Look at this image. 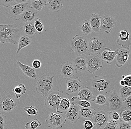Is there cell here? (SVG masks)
<instances>
[{
  "label": "cell",
  "instance_id": "cell-1",
  "mask_svg": "<svg viewBox=\"0 0 131 129\" xmlns=\"http://www.w3.org/2000/svg\"><path fill=\"white\" fill-rule=\"evenodd\" d=\"M115 83L114 76L112 74L102 76H95L86 81V86L95 98L99 95L108 96L114 90Z\"/></svg>",
  "mask_w": 131,
  "mask_h": 129
},
{
  "label": "cell",
  "instance_id": "cell-2",
  "mask_svg": "<svg viewBox=\"0 0 131 129\" xmlns=\"http://www.w3.org/2000/svg\"><path fill=\"white\" fill-rule=\"evenodd\" d=\"M22 32L23 28L18 29L16 24H0V42L17 44Z\"/></svg>",
  "mask_w": 131,
  "mask_h": 129
},
{
  "label": "cell",
  "instance_id": "cell-3",
  "mask_svg": "<svg viewBox=\"0 0 131 129\" xmlns=\"http://www.w3.org/2000/svg\"><path fill=\"white\" fill-rule=\"evenodd\" d=\"M19 100L14 93L2 91L0 98V111L7 113L12 111L18 107Z\"/></svg>",
  "mask_w": 131,
  "mask_h": 129
},
{
  "label": "cell",
  "instance_id": "cell-4",
  "mask_svg": "<svg viewBox=\"0 0 131 129\" xmlns=\"http://www.w3.org/2000/svg\"><path fill=\"white\" fill-rule=\"evenodd\" d=\"M88 38L78 34L73 38L71 42V50L79 55H85L89 51Z\"/></svg>",
  "mask_w": 131,
  "mask_h": 129
},
{
  "label": "cell",
  "instance_id": "cell-5",
  "mask_svg": "<svg viewBox=\"0 0 131 129\" xmlns=\"http://www.w3.org/2000/svg\"><path fill=\"white\" fill-rule=\"evenodd\" d=\"M54 76L43 75L38 79L36 83V91L38 93L47 96L53 88V80Z\"/></svg>",
  "mask_w": 131,
  "mask_h": 129
},
{
  "label": "cell",
  "instance_id": "cell-6",
  "mask_svg": "<svg viewBox=\"0 0 131 129\" xmlns=\"http://www.w3.org/2000/svg\"><path fill=\"white\" fill-rule=\"evenodd\" d=\"M47 126L51 129L61 128L65 125L66 119L63 114L51 112L47 116L46 120Z\"/></svg>",
  "mask_w": 131,
  "mask_h": 129
},
{
  "label": "cell",
  "instance_id": "cell-7",
  "mask_svg": "<svg viewBox=\"0 0 131 129\" xmlns=\"http://www.w3.org/2000/svg\"><path fill=\"white\" fill-rule=\"evenodd\" d=\"M110 120V112L100 108L97 109L92 119L97 129L104 128Z\"/></svg>",
  "mask_w": 131,
  "mask_h": 129
},
{
  "label": "cell",
  "instance_id": "cell-8",
  "mask_svg": "<svg viewBox=\"0 0 131 129\" xmlns=\"http://www.w3.org/2000/svg\"><path fill=\"white\" fill-rule=\"evenodd\" d=\"M63 98V92L59 90L51 91L45 100V106L56 109Z\"/></svg>",
  "mask_w": 131,
  "mask_h": 129
},
{
  "label": "cell",
  "instance_id": "cell-9",
  "mask_svg": "<svg viewBox=\"0 0 131 129\" xmlns=\"http://www.w3.org/2000/svg\"><path fill=\"white\" fill-rule=\"evenodd\" d=\"M87 69L92 74H95L103 66V60L97 55L90 54L86 57Z\"/></svg>",
  "mask_w": 131,
  "mask_h": 129
},
{
  "label": "cell",
  "instance_id": "cell-10",
  "mask_svg": "<svg viewBox=\"0 0 131 129\" xmlns=\"http://www.w3.org/2000/svg\"><path fill=\"white\" fill-rule=\"evenodd\" d=\"M29 6V2L16 4L10 6L5 14L9 18L15 20H20L21 16Z\"/></svg>",
  "mask_w": 131,
  "mask_h": 129
},
{
  "label": "cell",
  "instance_id": "cell-11",
  "mask_svg": "<svg viewBox=\"0 0 131 129\" xmlns=\"http://www.w3.org/2000/svg\"><path fill=\"white\" fill-rule=\"evenodd\" d=\"M88 48L91 54L98 55L101 53L104 49V41L97 37L91 38L88 42Z\"/></svg>",
  "mask_w": 131,
  "mask_h": 129
},
{
  "label": "cell",
  "instance_id": "cell-12",
  "mask_svg": "<svg viewBox=\"0 0 131 129\" xmlns=\"http://www.w3.org/2000/svg\"><path fill=\"white\" fill-rule=\"evenodd\" d=\"M108 96L109 106L112 111H117L119 109H122L124 99H123L119 96L115 90L111 92Z\"/></svg>",
  "mask_w": 131,
  "mask_h": 129
},
{
  "label": "cell",
  "instance_id": "cell-13",
  "mask_svg": "<svg viewBox=\"0 0 131 129\" xmlns=\"http://www.w3.org/2000/svg\"><path fill=\"white\" fill-rule=\"evenodd\" d=\"M117 40L118 45L121 47L130 48L131 46V31L122 29L118 33Z\"/></svg>",
  "mask_w": 131,
  "mask_h": 129
},
{
  "label": "cell",
  "instance_id": "cell-14",
  "mask_svg": "<svg viewBox=\"0 0 131 129\" xmlns=\"http://www.w3.org/2000/svg\"><path fill=\"white\" fill-rule=\"evenodd\" d=\"M117 54L116 57V66L120 68L124 65L129 58L131 50L130 48L120 47L117 50Z\"/></svg>",
  "mask_w": 131,
  "mask_h": 129
},
{
  "label": "cell",
  "instance_id": "cell-15",
  "mask_svg": "<svg viewBox=\"0 0 131 129\" xmlns=\"http://www.w3.org/2000/svg\"><path fill=\"white\" fill-rule=\"evenodd\" d=\"M60 73L62 79L67 80L72 79L77 72L72 63L66 62L61 64Z\"/></svg>",
  "mask_w": 131,
  "mask_h": 129
},
{
  "label": "cell",
  "instance_id": "cell-16",
  "mask_svg": "<svg viewBox=\"0 0 131 129\" xmlns=\"http://www.w3.org/2000/svg\"><path fill=\"white\" fill-rule=\"evenodd\" d=\"M82 82L78 77L66 80V93L68 95L78 93L82 86Z\"/></svg>",
  "mask_w": 131,
  "mask_h": 129
},
{
  "label": "cell",
  "instance_id": "cell-17",
  "mask_svg": "<svg viewBox=\"0 0 131 129\" xmlns=\"http://www.w3.org/2000/svg\"><path fill=\"white\" fill-rule=\"evenodd\" d=\"M117 23L116 19L110 15H104L101 18L100 30L107 33H110Z\"/></svg>",
  "mask_w": 131,
  "mask_h": 129
},
{
  "label": "cell",
  "instance_id": "cell-18",
  "mask_svg": "<svg viewBox=\"0 0 131 129\" xmlns=\"http://www.w3.org/2000/svg\"><path fill=\"white\" fill-rule=\"evenodd\" d=\"M81 108L78 105L71 104L70 108L65 114L66 120L70 121L72 124L76 123L81 118Z\"/></svg>",
  "mask_w": 131,
  "mask_h": 129
},
{
  "label": "cell",
  "instance_id": "cell-19",
  "mask_svg": "<svg viewBox=\"0 0 131 129\" xmlns=\"http://www.w3.org/2000/svg\"><path fill=\"white\" fill-rule=\"evenodd\" d=\"M73 64L77 73H85L87 70L86 60L85 55H79L73 60Z\"/></svg>",
  "mask_w": 131,
  "mask_h": 129
},
{
  "label": "cell",
  "instance_id": "cell-20",
  "mask_svg": "<svg viewBox=\"0 0 131 129\" xmlns=\"http://www.w3.org/2000/svg\"><path fill=\"white\" fill-rule=\"evenodd\" d=\"M37 12L35 9L28 6L21 16L20 20L24 23L32 22L36 18Z\"/></svg>",
  "mask_w": 131,
  "mask_h": 129
},
{
  "label": "cell",
  "instance_id": "cell-21",
  "mask_svg": "<svg viewBox=\"0 0 131 129\" xmlns=\"http://www.w3.org/2000/svg\"><path fill=\"white\" fill-rule=\"evenodd\" d=\"M117 54V50L112 51L108 48H105L101 55V58L104 61H106L107 64L111 65L116 57Z\"/></svg>",
  "mask_w": 131,
  "mask_h": 129
},
{
  "label": "cell",
  "instance_id": "cell-22",
  "mask_svg": "<svg viewBox=\"0 0 131 129\" xmlns=\"http://www.w3.org/2000/svg\"><path fill=\"white\" fill-rule=\"evenodd\" d=\"M78 96L81 100L88 102H94L95 100V97L89 88L86 86H85L80 90L78 93Z\"/></svg>",
  "mask_w": 131,
  "mask_h": 129
},
{
  "label": "cell",
  "instance_id": "cell-23",
  "mask_svg": "<svg viewBox=\"0 0 131 129\" xmlns=\"http://www.w3.org/2000/svg\"><path fill=\"white\" fill-rule=\"evenodd\" d=\"M16 63L23 71L24 75L28 77L34 79H37V76L35 68L22 63L19 60L17 61Z\"/></svg>",
  "mask_w": 131,
  "mask_h": 129
},
{
  "label": "cell",
  "instance_id": "cell-24",
  "mask_svg": "<svg viewBox=\"0 0 131 129\" xmlns=\"http://www.w3.org/2000/svg\"><path fill=\"white\" fill-rule=\"evenodd\" d=\"M22 28L23 32L24 33V35L30 38H32L38 33L34 27V21L30 22L25 23Z\"/></svg>",
  "mask_w": 131,
  "mask_h": 129
},
{
  "label": "cell",
  "instance_id": "cell-25",
  "mask_svg": "<svg viewBox=\"0 0 131 129\" xmlns=\"http://www.w3.org/2000/svg\"><path fill=\"white\" fill-rule=\"evenodd\" d=\"M101 19L100 15L97 13L92 15L90 22L93 32H98L100 31Z\"/></svg>",
  "mask_w": 131,
  "mask_h": 129
},
{
  "label": "cell",
  "instance_id": "cell-26",
  "mask_svg": "<svg viewBox=\"0 0 131 129\" xmlns=\"http://www.w3.org/2000/svg\"><path fill=\"white\" fill-rule=\"evenodd\" d=\"M70 100L68 98H63L59 106L56 109V112L59 114H66L71 106Z\"/></svg>",
  "mask_w": 131,
  "mask_h": 129
},
{
  "label": "cell",
  "instance_id": "cell-27",
  "mask_svg": "<svg viewBox=\"0 0 131 129\" xmlns=\"http://www.w3.org/2000/svg\"><path fill=\"white\" fill-rule=\"evenodd\" d=\"M46 2L47 7L53 12H59L63 8V3L60 0H48Z\"/></svg>",
  "mask_w": 131,
  "mask_h": 129
},
{
  "label": "cell",
  "instance_id": "cell-28",
  "mask_svg": "<svg viewBox=\"0 0 131 129\" xmlns=\"http://www.w3.org/2000/svg\"><path fill=\"white\" fill-rule=\"evenodd\" d=\"M95 112V109L93 107H81L80 114L81 116L84 118L92 120Z\"/></svg>",
  "mask_w": 131,
  "mask_h": 129
},
{
  "label": "cell",
  "instance_id": "cell-29",
  "mask_svg": "<svg viewBox=\"0 0 131 129\" xmlns=\"http://www.w3.org/2000/svg\"><path fill=\"white\" fill-rule=\"evenodd\" d=\"M31 42V40L29 38L24 35L21 36L19 40L18 43V46L16 51V53H19L21 49L29 45Z\"/></svg>",
  "mask_w": 131,
  "mask_h": 129
},
{
  "label": "cell",
  "instance_id": "cell-30",
  "mask_svg": "<svg viewBox=\"0 0 131 129\" xmlns=\"http://www.w3.org/2000/svg\"><path fill=\"white\" fill-rule=\"evenodd\" d=\"M80 29L84 36L89 35L93 32L90 21L87 20H84L81 23Z\"/></svg>",
  "mask_w": 131,
  "mask_h": 129
},
{
  "label": "cell",
  "instance_id": "cell-31",
  "mask_svg": "<svg viewBox=\"0 0 131 129\" xmlns=\"http://www.w3.org/2000/svg\"><path fill=\"white\" fill-rule=\"evenodd\" d=\"M71 101L72 104L78 105L81 107H90L91 106L90 102L81 100L78 96L73 97L71 98Z\"/></svg>",
  "mask_w": 131,
  "mask_h": 129
},
{
  "label": "cell",
  "instance_id": "cell-32",
  "mask_svg": "<svg viewBox=\"0 0 131 129\" xmlns=\"http://www.w3.org/2000/svg\"><path fill=\"white\" fill-rule=\"evenodd\" d=\"M46 1L32 0L30 1V6L37 11H41L46 5Z\"/></svg>",
  "mask_w": 131,
  "mask_h": 129
},
{
  "label": "cell",
  "instance_id": "cell-33",
  "mask_svg": "<svg viewBox=\"0 0 131 129\" xmlns=\"http://www.w3.org/2000/svg\"><path fill=\"white\" fill-rule=\"evenodd\" d=\"M25 85L23 84H20L15 87L12 91L16 96V98L19 99L23 95L25 94L26 91Z\"/></svg>",
  "mask_w": 131,
  "mask_h": 129
},
{
  "label": "cell",
  "instance_id": "cell-34",
  "mask_svg": "<svg viewBox=\"0 0 131 129\" xmlns=\"http://www.w3.org/2000/svg\"><path fill=\"white\" fill-rule=\"evenodd\" d=\"M120 121L123 122H131V111L128 109H122L120 112Z\"/></svg>",
  "mask_w": 131,
  "mask_h": 129
},
{
  "label": "cell",
  "instance_id": "cell-35",
  "mask_svg": "<svg viewBox=\"0 0 131 129\" xmlns=\"http://www.w3.org/2000/svg\"><path fill=\"white\" fill-rule=\"evenodd\" d=\"M95 103L101 106H109L108 97L103 95H99L96 97Z\"/></svg>",
  "mask_w": 131,
  "mask_h": 129
},
{
  "label": "cell",
  "instance_id": "cell-36",
  "mask_svg": "<svg viewBox=\"0 0 131 129\" xmlns=\"http://www.w3.org/2000/svg\"><path fill=\"white\" fill-rule=\"evenodd\" d=\"M41 125L40 122L38 119L35 118L26 123L25 127L26 129H36Z\"/></svg>",
  "mask_w": 131,
  "mask_h": 129
},
{
  "label": "cell",
  "instance_id": "cell-37",
  "mask_svg": "<svg viewBox=\"0 0 131 129\" xmlns=\"http://www.w3.org/2000/svg\"><path fill=\"white\" fill-rule=\"evenodd\" d=\"M131 96V87L123 86L119 90V96L123 99H125Z\"/></svg>",
  "mask_w": 131,
  "mask_h": 129
},
{
  "label": "cell",
  "instance_id": "cell-38",
  "mask_svg": "<svg viewBox=\"0 0 131 129\" xmlns=\"http://www.w3.org/2000/svg\"><path fill=\"white\" fill-rule=\"evenodd\" d=\"M119 122L120 121H116L110 119L103 129H117Z\"/></svg>",
  "mask_w": 131,
  "mask_h": 129
},
{
  "label": "cell",
  "instance_id": "cell-39",
  "mask_svg": "<svg viewBox=\"0 0 131 129\" xmlns=\"http://www.w3.org/2000/svg\"><path fill=\"white\" fill-rule=\"evenodd\" d=\"M34 27L38 33L41 34L44 29V25L39 18H36L34 21Z\"/></svg>",
  "mask_w": 131,
  "mask_h": 129
},
{
  "label": "cell",
  "instance_id": "cell-40",
  "mask_svg": "<svg viewBox=\"0 0 131 129\" xmlns=\"http://www.w3.org/2000/svg\"><path fill=\"white\" fill-rule=\"evenodd\" d=\"M24 110L27 113L28 116H37L38 115V112L37 109L34 106L25 107L24 108Z\"/></svg>",
  "mask_w": 131,
  "mask_h": 129
},
{
  "label": "cell",
  "instance_id": "cell-41",
  "mask_svg": "<svg viewBox=\"0 0 131 129\" xmlns=\"http://www.w3.org/2000/svg\"><path fill=\"white\" fill-rule=\"evenodd\" d=\"M16 4V0H0V6L10 7Z\"/></svg>",
  "mask_w": 131,
  "mask_h": 129
},
{
  "label": "cell",
  "instance_id": "cell-42",
  "mask_svg": "<svg viewBox=\"0 0 131 129\" xmlns=\"http://www.w3.org/2000/svg\"><path fill=\"white\" fill-rule=\"evenodd\" d=\"M83 129H97L95 125L92 121L83 120Z\"/></svg>",
  "mask_w": 131,
  "mask_h": 129
},
{
  "label": "cell",
  "instance_id": "cell-43",
  "mask_svg": "<svg viewBox=\"0 0 131 129\" xmlns=\"http://www.w3.org/2000/svg\"><path fill=\"white\" fill-rule=\"evenodd\" d=\"M122 109H128L131 111V96L124 99Z\"/></svg>",
  "mask_w": 131,
  "mask_h": 129
},
{
  "label": "cell",
  "instance_id": "cell-44",
  "mask_svg": "<svg viewBox=\"0 0 131 129\" xmlns=\"http://www.w3.org/2000/svg\"><path fill=\"white\" fill-rule=\"evenodd\" d=\"M122 77L125 82V86L131 87V73H128L126 76L123 75Z\"/></svg>",
  "mask_w": 131,
  "mask_h": 129
},
{
  "label": "cell",
  "instance_id": "cell-45",
  "mask_svg": "<svg viewBox=\"0 0 131 129\" xmlns=\"http://www.w3.org/2000/svg\"><path fill=\"white\" fill-rule=\"evenodd\" d=\"M110 119L116 121L120 120V113H119L116 111H111L110 112Z\"/></svg>",
  "mask_w": 131,
  "mask_h": 129
},
{
  "label": "cell",
  "instance_id": "cell-46",
  "mask_svg": "<svg viewBox=\"0 0 131 129\" xmlns=\"http://www.w3.org/2000/svg\"><path fill=\"white\" fill-rule=\"evenodd\" d=\"M6 124V116L0 111V129H4Z\"/></svg>",
  "mask_w": 131,
  "mask_h": 129
},
{
  "label": "cell",
  "instance_id": "cell-47",
  "mask_svg": "<svg viewBox=\"0 0 131 129\" xmlns=\"http://www.w3.org/2000/svg\"><path fill=\"white\" fill-rule=\"evenodd\" d=\"M117 129H131V124L130 123L123 122L120 121Z\"/></svg>",
  "mask_w": 131,
  "mask_h": 129
},
{
  "label": "cell",
  "instance_id": "cell-48",
  "mask_svg": "<svg viewBox=\"0 0 131 129\" xmlns=\"http://www.w3.org/2000/svg\"><path fill=\"white\" fill-rule=\"evenodd\" d=\"M42 63L39 60H34L32 63L33 67L35 69H38L41 67Z\"/></svg>",
  "mask_w": 131,
  "mask_h": 129
},
{
  "label": "cell",
  "instance_id": "cell-49",
  "mask_svg": "<svg viewBox=\"0 0 131 129\" xmlns=\"http://www.w3.org/2000/svg\"><path fill=\"white\" fill-rule=\"evenodd\" d=\"M119 84H120V85L122 86H125V82H124V81L123 79L122 80H121L120 81H119Z\"/></svg>",
  "mask_w": 131,
  "mask_h": 129
},
{
  "label": "cell",
  "instance_id": "cell-50",
  "mask_svg": "<svg viewBox=\"0 0 131 129\" xmlns=\"http://www.w3.org/2000/svg\"><path fill=\"white\" fill-rule=\"evenodd\" d=\"M130 124L131 125V122H130Z\"/></svg>",
  "mask_w": 131,
  "mask_h": 129
}]
</instances>
